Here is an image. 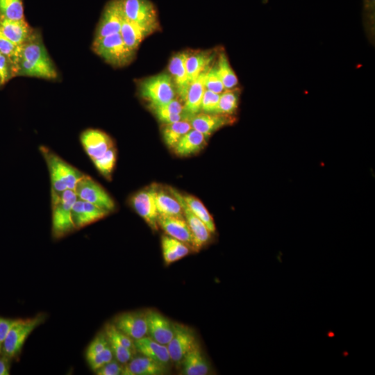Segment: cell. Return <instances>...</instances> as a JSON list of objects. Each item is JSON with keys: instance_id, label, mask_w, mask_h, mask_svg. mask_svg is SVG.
Returning a JSON list of instances; mask_svg holds the SVG:
<instances>
[{"instance_id": "obj_34", "label": "cell", "mask_w": 375, "mask_h": 375, "mask_svg": "<svg viewBox=\"0 0 375 375\" xmlns=\"http://www.w3.org/2000/svg\"><path fill=\"white\" fill-rule=\"evenodd\" d=\"M238 90H225L220 94L217 113L233 115L238 109Z\"/></svg>"}, {"instance_id": "obj_6", "label": "cell", "mask_w": 375, "mask_h": 375, "mask_svg": "<svg viewBox=\"0 0 375 375\" xmlns=\"http://www.w3.org/2000/svg\"><path fill=\"white\" fill-rule=\"evenodd\" d=\"M140 96L150 106L165 104L175 99L176 89L172 77L161 73L142 81L139 85Z\"/></svg>"}, {"instance_id": "obj_13", "label": "cell", "mask_w": 375, "mask_h": 375, "mask_svg": "<svg viewBox=\"0 0 375 375\" xmlns=\"http://www.w3.org/2000/svg\"><path fill=\"white\" fill-rule=\"evenodd\" d=\"M124 16L119 0H110L105 6L97 24L94 38L120 32Z\"/></svg>"}, {"instance_id": "obj_25", "label": "cell", "mask_w": 375, "mask_h": 375, "mask_svg": "<svg viewBox=\"0 0 375 375\" xmlns=\"http://www.w3.org/2000/svg\"><path fill=\"white\" fill-rule=\"evenodd\" d=\"M207 138L199 131L192 128L173 148L176 154L189 156L199 152L206 145Z\"/></svg>"}, {"instance_id": "obj_18", "label": "cell", "mask_w": 375, "mask_h": 375, "mask_svg": "<svg viewBox=\"0 0 375 375\" xmlns=\"http://www.w3.org/2000/svg\"><path fill=\"white\" fill-rule=\"evenodd\" d=\"M158 227L167 235L188 244L194 250V238L184 217L158 215Z\"/></svg>"}, {"instance_id": "obj_9", "label": "cell", "mask_w": 375, "mask_h": 375, "mask_svg": "<svg viewBox=\"0 0 375 375\" xmlns=\"http://www.w3.org/2000/svg\"><path fill=\"white\" fill-rule=\"evenodd\" d=\"M197 342L193 329L186 325L174 322L173 336L167 344L171 361L177 366L181 365L185 355Z\"/></svg>"}, {"instance_id": "obj_11", "label": "cell", "mask_w": 375, "mask_h": 375, "mask_svg": "<svg viewBox=\"0 0 375 375\" xmlns=\"http://www.w3.org/2000/svg\"><path fill=\"white\" fill-rule=\"evenodd\" d=\"M168 190L180 203L183 217L193 235L194 250L199 251L210 242L212 237L211 232L206 224L191 211L181 192L172 187H169Z\"/></svg>"}, {"instance_id": "obj_39", "label": "cell", "mask_w": 375, "mask_h": 375, "mask_svg": "<svg viewBox=\"0 0 375 375\" xmlns=\"http://www.w3.org/2000/svg\"><path fill=\"white\" fill-rule=\"evenodd\" d=\"M0 75L3 84L17 76V68L14 62L1 52H0Z\"/></svg>"}, {"instance_id": "obj_31", "label": "cell", "mask_w": 375, "mask_h": 375, "mask_svg": "<svg viewBox=\"0 0 375 375\" xmlns=\"http://www.w3.org/2000/svg\"><path fill=\"white\" fill-rule=\"evenodd\" d=\"M192 128L190 122L187 120L167 124L162 131L163 140L169 148L173 149L183 135Z\"/></svg>"}, {"instance_id": "obj_33", "label": "cell", "mask_w": 375, "mask_h": 375, "mask_svg": "<svg viewBox=\"0 0 375 375\" xmlns=\"http://www.w3.org/2000/svg\"><path fill=\"white\" fill-rule=\"evenodd\" d=\"M183 199L191 211L208 227L212 234L216 230L213 218L200 200L194 196L183 194Z\"/></svg>"}, {"instance_id": "obj_17", "label": "cell", "mask_w": 375, "mask_h": 375, "mask_svg": "<svg viewBox=\"0 0 375 375\" xmlns=\"http://www.w3.org/2000/svg\"><path fill=\"white\" fill-rule=\"evenodd\" d=\"M109 214L110 212L78 198L72 208V218L76 229L96 222Z\"/></svg>"}, {"instance_id": "obj_4", "label": "cell", "mask_w": 375, "mask_h": 375, "mask_svg": "<svg viewBox=\"0 0 375 375\" xmlns=\"http://www.w3.org/2000/svg\"><path fill=\"white\" fill-rule=\"evenodd\" d=\"M92 51L115 67L129 65L135 58V51L130 49L123 41L119 33L94 38Z\"/></svg>"}, {"instance_id": "obj_15", "label": "cell", "mask_w": 375, "mask_h": 375, "mask_svg": "<svg viewBox=\"0 0 375 375\" xmlns=\"http://www.w3.org/2000/svg\"><path fill=\"white\" fill-rule=\"evenodd\" d=\"M147 336L167 345L174 334V323L157 310L146 311Z\"/></svg>"}, {"instance_id": "obj_21", "label": "cell", "mask_w": 375, "mask_h": 375, "mask_svg": "<svg viewBox=\"0 0 375 375\" xmlns=\"http://www.w3.org/2000/svg\"><path fill=\"white\" fill-rule=\"evenodd\" d=\"M34 30L25 19L12 20L0 16V34L16 45L20 46L24 44Z\"/></svg>"}, {"instance_id": "obj_23", "label": "cell", "mask_w": 375, "mask_h": 375, "mask_svg": "<svg viewBox=\"0 0 375 375\" xmlns=\"http://www.w3.org/2000/svg\"><path fill=\"white\" fill-rule=\"evenodd\" d=\"M150 108L157 119L165 124L183 120L189 121L193 116L187 113L184 110L183 104L176 99L165 104Z\"/></svg>"}, {"instance_id": "obj_37", "label": "cell", "mask_w": 375, "mask_h": 375, "mask_svg": "<svg viewBox=\"0 0 375 375\" xmlns=\"http://www.w3.org/2000/svg\"><path fill=\"white\" fill-rule=\"evenodd\" d=\"M87 362L90 369L94 372L103 365L114 358L112 351L108 345L101 351L85 356Z\"/></svg>"}, {"instance_id": "obj_7", "label": "cell", "mask_w": 375, "mask_h": 375, "mask_svg": "<svg viewBox=\"0 0 375 375\" xmlns=\"http://www.w3.org/2000/svg\"><path fill=\"white\" fill-rule=\"evenodd\" d=\"M124 16L153 33L158 28L156 8L149 0H119Z\"/></svg>"}, {"instance_id": "obj_41", "label": "cell", "mask_w": 375, "mask_h": 375, "mask_svg": "<svg viewBox=\"0 0 375 375\" xmlns=\"http://www.w3.org/2000/svg\"><path fill=\"white\" fill-rule=\"evenodd\" d=\"M20 46L16 45L0 34V52L9 57L14 62L15 66L19 53Z\"/></svg>"}, {"instance_id": "obj_19", "label": "cell", "mask_w": 375, "mask_h": 375, "mask_svg": "<svg viewBox=\"0 0 375 375\" xmlns=\"http://www.w3.org/2000/svg\"><path fill=\"white\" fill-rule=\"evenodd\" d=\"M187 52L176 53L171 58L168 69L175 86L176 92L180 99L184 101L190 85L186 69Z\"/></svg>"}, {"instance_id": "obj_43", "label": "cell", "mask_w": 375, "mask_h": 375, "mask_svg": "<svg viewBox=\"0 0 375 375\" xmlns=\"http://www.w3.org/2000/svg\"><path fill=\"white\" fill-rule=\"evenodd\" d=\"M124 366V364L113 358L94 372L98 375H122Z\"/></svg>"}, {"instance_id": "obj_30", "label": "cell", "mask_w": 375, "mask_h": 375, "mask_svg": "<svg viewBox=\"0 0 375 375\" xmlns=\"http://www.w3.org/2000/svg\"><path fill=\"white\" fill-rule=\"evenodd\" d=\"M214 56L210 52L189 53L186 59V69L190 84L210 66Z\"/></svg>"}, {"instance_id": "obj_8", "label": "cell", "mask_w": 375, "mask_h": 375, "mask_svg": "<svg viewBox=\"0 0 375 375\" xmlns=\"http://www.w3.org/2000/svg\"><path fill=\"white\" fill-rule=\"evenodd\" d=\"M74 191L78 199L110 212L115 209L116 205L111 196L90 176L84 174L77 183Z\"/></svg>"}, {"instance_id": "obj_26", "label": "cell", "mask_w": 375, "mask_h": 375, "mask_svg": "<svg viewBox=\"0 0 375 375\" xmlns=\"http://www.w3.org/2000/svg\"><path fill=\"white\" fill-rule=\"evenodd\" d=\"M206 71L201 74L189 85L183 101V108L184 110L190 115H196L201 111V100L206 90L204 79Z\"/></svg>"}, {"instance_id": "obj_24", "label": "cell", "mask_w": 375, "mask_h": 375, "mask_svg": "<svg viewBox=\"0 0 375 375\" xmlns=\"http://www.w3.org/2000/svg\"><path fill=\"white\" fill-rule=\"evenodd\" d=\"M136 352L167 365L171 360L167 345L162 344L149 336L134 341Z\"/></svg>"}, {"instance_id": "obj_27", "label": "cell", "mask_w": 375, "mask_h": 375, "mask_svg": "<svg viewBox=\"0 0 375 375\" xmlns=\"http://www.w3.org/2000/svg\"><path fill=\"white\" fill-rule=\"evenodd\" d=\"M161 247L166 265L184 258L190 253L191 250L188 244L168 235H162Z\"/></svg>"}, {"instance_id": "obj_36", "label": "cell", "mask_w": 375, "mask_h": 375, "mask_svg": "<svg viewBox=\"0 0 375 375\" xmlns=\"http://www.w3.org/2000/svg\"><path fill=\"white\" fill-rule=\"evenodd\" d=\"M0 16L8 19H24L22 0H0Z\"/></svg>"}, {"instance_id": "obj_12", "label": "cell", "mask_w": 375, "mask_h": 375, "mask_svg": "<svg viewBox=\"0 0 375 375\" xmlns=\"http://www.w3.org/2000/svg\"><path fill=\"white\" fill-rule=\"evenodd\" d=\"M112 323L133 340L147 336L146 311L124 312L116 315Z\"/></svg>"}, {"instance_id": "obj_2", "label": "cell", "mask_w": 375, "mask_h": 375, "mask_svg": "<svg viewBox=\"0 0 375 375\" xmlns=\"http://www.w3.org/2000/svg\"><path fill=\"white\" fill-rule=\"evenodd\" d=\"M40 152L47 163L51 184V194H59L66 190H74L85 174L68 163L49 148L42 146Z\"/></svg>"}, {"instance_id": "obj_1", "label": "cell", "mask_w": 375, "mask_h": 375, "mask_svg": "<svg viewBox=\"0 0 375 375\" xmlns=\"http://www.w3.org/2000/svg\"><path fill=\"white\" fill-rule=\"evenodd\" d=\"M16 67L17 76L48 80L58 77L57 69L44 44L41 33L36 29L20 46Z\"/></svg>"}, {"instance_id": "obj_14", "label": "cell", "mask_w": 375, "mask_h": 375, "mask_svg": "<svg viewBox=\"0 0 375 375\" xmlns=\"http://www.w3.org/2000/svg\"><path fill=\"white\" fill-rule=\"evenodd\" d=\"M83 148L92 160L102 156L115 147L112 138L105 132L94 128L83 131L80 135Z\"/></svg>"}, {"instance_id": "obj_42", "label": "cell", "mask_w": 375, "mask_h": 375, "mask_svg": "<svg viewBox=\"0 0 375 375\" xmlns=\"http://www.w3.org/2000/svg\"><path fill=\"white\" fill-rule=\"evenodd\" d=\"M109 345L107 336L103 330L91 341L87 347L85 356L97 353Z\"/></svg>"}, {"instance_id": "obj_46", "label": "cell", "mask_w": 375, "mask_h": 375, "mask_svg": "<svg viewBox=\"0 0 375 375\" xmlns=\"http://www.w3.org/2000/svg\"><path fill=\"white\" fill-rule=\"evenodd\" d=\"M3 83V81H2V78H1V76L0 75V86L2 85Z\"/></svg>"}, {"instance_id": "obj_22", "label": "cell", "mask_w": 375, "mask_h": 375, "mask_svg": "<svg viewBox=\"0 0 375 375\" xmlns=\"http://www.w3.org/2000/svg\"><path fill=\"white\" fill-rule=\"evenodd\" d=\"M182 374L185 375H207L210 366L199 342L185 355L182 363Z\"/></svg>"}, {"instance_id": "obj_20", "label": "cell", "mask_w": 375, "mask_h": 375, "mask_svg": "<svg viewBox=\"0 0 375 375\" xmlns=\"http://www.w3.org/2000/svg\"><path fill=\"white\" fill-rule=\"evenodd\" d=\"M168 372L167 365L140 354L124 365L122 375H163Z\"/></svg>"}, {"instance_id": "obj_38", "label": "cell", "mask_w": 375, "mask_h": 375, "mask_svg": "<svg viewBox=\"0 0 375 375\" xmlns=\"http://www.w3.org/2000/svg\"><path fill=\"white\" fill-rule=\"evenodd\" d=\"M205 88L217 94L225 90L223 83L219 75L216 65L210 67L206 71L204 79Z\"/></svg>"}, {"instance_id": "obj_45", "label": "cell", "mask_w": 375, "mask_h": 375, "mask_svg": "<svg viewBox=\"0 0 375 375\" xmlns=\"http://www.w3.org/2000/svg\"><path fill=\"white\" fill-rule=\"evenodd\" d=\"M12 361V360L3 355L0 356V375L10 374Z\"/></svg>"}, {"instance_id": "obj_10", "label": "cell", "mask_w": 375, "mask_h": 375, "mask_svg": "<svg viewBox=\"0 0 375 375\" xmlns=\"http://www.w3.org/2000/svg\"><path fill=\"white\" fill-rule=\"evenodd\" d=\"M157 185L142 190L132 196L131 204L136 212L145 221L153 231L158 229V212L156 203Z\"/></svg>"}, {"instance_id": "obj_3", "label": "cell", "mask_w": 375, "mask_h": 375, "mask_svg": "<svg viewBox=\"0 0 375 375\" xmlns=\"http://www.w3.org/2000/svg\"><path fill=\"white\" fill-rule=\"evenodd\" d=\"M77 199L72 190H66L59 194H51V233L54 239L62 238L76 230L72 218V208Z\"/></svg>"}, {"instance_id": "obj_35", "label": "cell", "mask_w": 375, "mask_h": 375, "mask_svg": "<svg viewBox=\"0 0 375 375\" xmlns=\"http://www.w3.org/2000/svg\"><path fill=\"white\" fill-rule=\"evenodd\" d=\"M115 147L108 149L102 156L92 160L98 172L107 180H110L116 162Z\"/></svg>"}, {"instance_id": "obj_47", "label": "cell", "mask_w": 375, "mask_h": 375, "mask_svg": "<svg viewBox=\"0 0 375 375\" xmlns=\"http://www.w3.org/2000/svg\"><path fill=\"white\" fill-rule=\"evenodd\" d=\"M371 1H372V2H373V3H374V0H371Z\"/></svg>"}, {"instance_id": "obj_28", "label": "cell", "mask_w": 375, "mask_h": 375, "mask_svg": "<svg viewBox=\"0 0 375 375\" xmlns=\"http://www.w3.org/2000/svg\"><path fill=\"white\" fill-rule=\"evenodd\" d=\"M119 33L126 46L136 52L144 38L151 33L147 28L124 17Z\"/></svg>"}, {"instance_id": "obj_40", "label": "cell", "mask_w": 375, "mask_h": 375, "mask_svg": "<svg viewBox=\"0 0 375 375\" xmlns=\"http://www.w3.org/2000/svg\"><path fill=\"white\" fill-rule=\"evenodd\" d=\"M220 94L210 90H205L201 103V111L207 113H217Z\"/></svg>"}, {"instance_id": "obj_29", "label": "cell", "mask_w": 375, "mask_h": 375, "mask_svg": "<svg viewBox=\"0 0 375 375\" xmlns=\"http://www.w3.org/2000/svg\"><path fill=\"white\" fill-rule=\"evenodd\" d=\"M156 203L158 215L183 217V210L174 195L158 186L156 190Z\"/></svg>"}, {"instance_id": "obj_44", "label": "cell", "mask_w": 375, "mask_h": 375, "mask_svg": "<svg viewBox=\"0 0 375 375\" xmlns=\"http://www.w3.org/2000/svg\"><path fill=\"white\" fill-rule=\"evenodd\" d=\"M16 320L17 319L0 316V356L1 355L3 345L8 333Z\"/></svg>"}, {"instance_id": "obj_32", "label": "cell", "mask_w": 375, "mask_h": 375, "mask_svg": "<svg viewBox=\"0 0 375 375\" xmlns=\"http://www.w3.org/2000/svg\"><path fill=\"white\" fill-rule=\"evenodd\" d=\"M216 66L225 90L235 88L238 79L224 52L219 53Z\"/></svg>"}, {"instance_id": "obj_5", "label": "cell", "mask_w": 375, "mask_h": 375, "mask_svg": "<svg viewBox=\"0 0 375 375\" xmlns=\"http://www.w3.org/2000/svg\"><path fill=\"white\" fill-rule=\"evenodd\" d=\"M46 318L47 315L41 312L33 317L17 319L6 338L1 355L12 360H18L27 338Z\"/></svg>"}, {"instance_id": "obj_16", "label": "cell", "mask_w": 375, "mask_h": 375, "mask_svg": "<svg viewBox=\"0 0 375 375\" xmlns=\"http://www.w3.org/2000/svg\"><path fill=\"white\" fill-rule=\"evenodd\" d=\"M235 119L233 115L219 113H197L189 120L192 128L203 134L207 138L219 128L232 124Z\"/></svg>"}]
</instances>
